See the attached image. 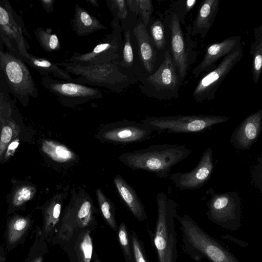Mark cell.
I'll return each instance as SVG.
<instances>
[{"label": "cell", "instance_id": "obj_41", "mask_svg": "<svg viewBox=\"0 0 262 262\" xmlns=\"http://www.w3.org/2000/svg\"><path fill=\"white\" fill-rule=\"evenodd\" d=\"M261 155L251 173V183L261 192Z\"/></svg>", "mask_w": 262, "mask_h": 262}, {"label": "cell", "instance_id": "obj_31", "mask_svg": "<svg viewBox=\"0 0 262 262\" xmlns=\"http://www.w3.org/2000/svg\"><path fill=\"white\" fill-rule=\"evenodd\" d=\"M95 192L99 210L103 219L113 230L116 231L118 228L113 203L101 188H97Z\"/></svg>", "mask_w": 262, "mask_h": 262}, {"label": "cell", "instance_id": "obj_24", "mask_svg": "<svg viewBox=\"0 0 262 262\" xmlns=\"http://www.w3.org/2000/svg\"><path fill=\"white\" fill-rule=\"evenodd\" d=\"M219 0H204L191 26V35L205 38L212 26L219 8Z\"/></svg>", "mask_w": 262, "mask_h": 262}, {"label": "cell", "instance_id": "obj_8", "mask_svg": "<svg viewBox=\"0 0 262 262\" xmlns=\"http://www.w3.org/2000/svg\"><path fill=\"white\" fill-rule=\"evenodd\" d=\"M182 83L170 51L166 50L162 62L156 71L140 82L139 88L149 97L169 100L179 98Z\"/></svg>", "mask_w": 262, "mask_h": 262}, {"label": "cell", "instance_id": "obj_27", "mask_svg": "<svg viewBox=\"0 0 262 262\" xmlns=\"http://www.w3.org/2000/svg\"><path fill=\"white\" fill-rule=\"evenodd\" d=\"M24 62L42 75L43 77H48L49 75H52L56 78L77 83L75 79L72 78L63 69L57 66L56 63L46 59L30 54L29 57Z\"/></svg>", "mask_w": 262, "mask_h": 262}, {"label": "cell", "instance_id": "obj_22", "mask_svg": "<svg viewBox=\"0 0 262 262\" xmlns=\"http://www.w3.org/2000/svg\"><path fill=\"white\" fill-rule=\"evenodd\" d=\"M118 195L124 205L139 222L147 219L144 206L133 187L119 174L113 180Z\"/></svg>", "mask_w": 262, "mask_h": 262}, {"label": "cell", "instance_id": "obj_7", "mask_svg": "<svg viewBox=\"0 0 262 262\" xmlns=\"http://www.w3.org/2000/svg\"><path fill=\"white\" fill-rule=\"evenodd\" d=\"M229 119L221 115H174L148 117L141 122L159 133L198 134Z\"/></svg>", "mask_w": 262, "mask_h": 262}, {"label": "cell", "instance_id": "obj_17", "mask_svg": "<svg viewBox=\"0 0 262 262\" xmlns=\"http://www.w3.org/2000/svg\"><path fill=\"white\" fill-rule=\"evenodd\" d=\"M262 130V109L248 115L232 133L230 142L236 149H250Z\"/></svg>", "mask_w": 262, "mask_h": 262}, {"label": "cell", "instance_id": "obj_33", "mask_svg": "<svg viewBox=\"0 0 262 262\" xmlns=\"http://www.w3.org/2000/svg\"><path fill=\"white\" fill-rule=\"evenodd\" d=\"M40 227H36L33 243L24 262H43L48 252L47 242L40 234Z\"/></svg>", "mask_w": 262, "mask_h": 262}, {"label": "cell", "instance_id": "obj_3", "mask_svg": "<svg viewBox=\"0 0 262 262\" xmlns=\"http://www.w3.org/2000/svg\"><path fill=\"white\" fill-rule=\"evenodd\" d=\"M97 211L92 198L84 189L79 187L73 189L51 242L54 244H64L83 230L94 229Z\"/></svg>", "mask_w": 262, "mask_h": 262}, {"label": "cell", "instance_id": "obj_42", "mask_svg": "<svg viewBox=\"0 0 262 262\" xmlns=\"http://www.w3.org/2000/svg\"><path fill=\"white\" fill-rule=\"evenodd\" d=\"M18 144L19 140L18 139H15L12 141L7 147L3 158L7 159L9 156H12V154L15 151V149L17 147Z\"/></svg>", "mask_w": 262, "mask_h": 262}, {"label": "cell", "instance_id": "obj_6", "mask_svg": "<svg viewBox=\"0 0 262 262\" xmlns=\"http://www.w3.org/2000/svg\"><path fill=\"white\" fill-rule=\"evenodd\" d=\"M0 84L24 106L38 93L25 63L19 57L0 48Z\"/></svg>", "mask_w": 262, "mask_h": 262}, {"label": "cell", "instance_id": "obj_9", "mask_svg": "<svg viewBox=\"0 0 262 262\" xmlns=\"http://www.w3.org/2000/svg\"><path fill=\"white\" fill-rule=\"evenodd\" d=\"M21 17L14 10L9 2L0 0V48L6 49L23 61L30 55L29 45Z\"/></svg>", "mask_w": 262, "mask_h": 262}, {"label": "cell", "instance_id": "obj_36", "mask_svg": "<svg viewBox=\"0 0 262 262\" xmlns=\"http://www.w3.org/2000/svg\"><path fill=\"white\" fill-rule=\"evenodd\" d=\"M149 34L156 50H163L166 45V37L164 25L159 18L152 21L149 27Z\"/></svg>", "mask_w": 262, "mask_h": 262}, {"label": "cell", "instance_id": "obj_47", "mask_svg": "<svg viewBox=\"0 0 262 262\" xmlns=\"http://www.w3.org/2000/svg\"><path fill=\"white\" fill-rule=\"evenodd\" d=\"M6 253L0 256V262H5L6 260Z\"/></svg>", "mask_w": 262, "mask_h": 262}, {"label": "cell", "instance_id": "obj_32", "mask_svg": "<svg viewBox=\"0 0 262 262\" xmlns=\"http://www.w3.org/2000/svg\"><path fill=\"white\" fill-rule=\"evenodd\" d=\"M41 48L48 52L59 51L61 45L58 36L50 28H37L34 32Z\"/></svg>", "mask_w": 262, "mask_h": 262}, {"label": "cell", "instance_id": "obj_11", "mask_svg": "<svg viewBox=\"0 0 262 262\" xmlns=\"http://www.w3.org/2000/svg\"><path fill=\"white\" fill-rule=\"evenodd\" d=\"M208 219L222 228L231 231L242 226V204L238 193L235 191L211 194L207 203Z\"/></svg>", "mask_w": 262, "mask_h": 262}, {"label": "cell", "instance_id": "obj_12", "mask_svg": "<svg viewBox=\"0 0 262 262\" xmlns=\"http://www.w3.org/2000/svg\"><path fill=\"white\" fill-rule=\"evenodd\" d=\"M171 31V56L182 82L185 80L190 67L197 58L194 45L191 37V26L184 34L177 16L172 14L169 23Z\"/></svg>", "mask_w": 262, "mask_h": 262}, {"label": "cell", "instance_id": "obj_34", "mask_svg": "<svg viewBox=\"0 0 262 262\" xmlns=\"http://www.w3.org/2000/svg\"><path fill=\"white\" fill-rule=\"evenodd\" d=\"M36 191L35 187L31 185H24L18 187L12 196L9 212L21 208L27 202L32 200Z\"/></svg>", "mask_w": 262, "mask_h": 262}, {"label": "cell", "instance_id": "obj_30", "mask_svg": "<svg viewBox=\"0 0 262 262\" xmlns=\"http://www.w3.org/2000/svg\"><path fill=\"white\" fill-rule=\"evenodd\" d=\"M106 3L113 14V20L120 21L121 29L128 24L137 22L138 17L129 11L126 0H106Z\"/></svg>", "mask_w": 262, "mask_h": 262}, {"label": "cell", "instance_id": "obj_10", "mask_svg": "<svg viewBox=\"0 0 262 262\" xmlns=\"http://www.w3.org/2000/svg\"><path fill=\"white\" fill-rule=\"evenodd\" d=\"M111 26L112 31L91 51L85 53L74 52L64 61L83 64H120L123 46L120 21L112 20Z\"/></svg>", "mask_w": 262, "mask_h": 262}, {"label": "cell", "instance_id": "obj_37", "mask_svg": "<svg viewBox=\"0 0 262 262\" xmlns=\"http://www.w3.org/2000/svg\"><path fill=\"white\" fill-rule=\"evenodd\" d=\"M118 237L126 262H134L131 245L125 224L122 223L118 228Z\"/></svg>", "mask_w": 262, "mask_h": 262}, {"label": "cell", "instance_id": "obj_16", "mask_svg": "<svg viewBox=\"0 0 262 262\" xmlns=\"http://www.w3.org/2000/svg\"><path fill=\"white\" fill-rule=\"evenodd\" d=\"M213 153L211 147L207 148L193 169L186 172L170 174L169 179L180 190L201 188L210 179L213 171L215 164Z\"/></svg>", "mask_w": 262, "mask_h": 262}, {"label": "cell", "instance_id": "obj_23", "mask_svg": "<svg viewBox=\"0 0 262 262\" xmlns=\"http://www.w3.org/2000/svg\"><path fill=\"white\" fill-rule=\"evenodd\" d=\"M33 223L31 215H15L6 223L5 240L6 249L11 251L24 243Z\"/></svg>", "mask_w": 262, "mask_h": 262}, {"label": "cell", "instance_id": "obj_46", "mask_svg": "<svg viewBox=\"0 0 262 262\" xmlns=\"http://www.w3.org/2000/svg\"><path fill=\"white\" fill-rule=\"evenodd\" d=\"M5 253H6L5 250L1 246V245H0V256Z\"/></svg>", "mask_w": 262, "mask_h": 262}, {"label": "cell", "instance_id": "obj_40", "mask_svg": "<svg viewBox=\"0 0 262 262\" xmlns=\"http://www.w3.org/2000/svg\"><path fill=\"white\" fill-rule=\"evenodd\" d=\"M153 11V5L150 0H138V18L147 27Z\"/></svg>", "mask_w": 262, "mask_h": 262}, {"label": "cell", "instance_id": "obj_29", "mask_svg": "<svg viewBox=\"0 0 262 262\" xmlns=\"http://www.w3.org/2000/svg\"><path fill=\"white\" fill-rule=\"evenodd\" d=\"M253 40L250 45L252 56V78L254 83L258 82L262 67V25L253 30Z\"/></svg>", "mask_w": 262, "mask_h": 262}, {"label": "cell", "instance_id": "obj_13", "mask_svg": "<svg viewBox=\"0 0 262 262\" xmlns=\"http://www.w3.org/2000/svg\"><path fill=\"white\" fill-rule=\"evenodd\" d=\"M40 83L50 92L57 96L63 106L73 108L103 97L102 92L98 88L50 76L42 77Z\"/></svg>", "mask_w": 262, "mask_h": 262}, {"label": "cell", "instance_id": "obj_21", "mask_svg": "<svg viewBox=\"0 0 262 262\" xmlns=\"http://www.w3.org/2000/svg\"><path fill=\"white\" fill-rule=\"evenodd\" d=\"M67 193L54 195L42 208V225L39 231L41 237L47 242L52 241L59 223L63 202Z\"/></svg>", "mask_w": 262, "mask_h": 262}, {"label": "cell", "instance_id": "obj_15", "mask_svg": "<svg viewBox=\"0 0 262 262\" xmlns=\"http://www.w3.org/2000/svg\"><path fill=\"white\" fill-rule=\"evenodd\" d=\"M152 131L151 128L141 122L120 121L102 125L95 137L103 143L127 144L150 139Z\"/></svg>", "mask_w": 262, "mask_h": 262}, {"label": "cell", "instance_id": "obj_4", "mask_svg": "<svg viewBox=\"0 0 262 262\" xmlns=\"http://www.w3.org/2000/svg\"><path fill=\"white\" fill-rule=\"evenodd\" d=\"M182 232L185 251L195 261L241 262L218 241L204 231L191 217L177 216Z\"/></svg>", "mask_w": 262, "mask_h": 262}, {"label": "cell", "instance_id": "obj_20", "mask_svg": "<svg viewBox=\"0 0 262 262\" xmlns=\"http://www.w3.org/2000/svg\"><path fill=\"white\" fill-rule=\"evenodd\" d=\"M139 57L146 72L149 75L154 72L157 62V52L148 33L147 27L137 19L133 28Z\"/></svg>", "mask_w": 262, "mask_h": 262}, {"label": "cell", "instance_id": "obj_45", "mask_svg": "<svg viewBox=\"0 0 262 262\" xmlns=\"http://www.w3.org/2000/svg\"><path fill=\"white\" fill-rule=\"evenodd\" d=\"M93 258L94 262H102L98 257L96 253H95Z\"/></svg>", "mask_w": 262, "mask_h": 262}, {"label": "cell", "instance_id": "obj_18", "mask_svg": "<svg viewBox=\"0 0 262 262\" xmlns=\"http://www.w3.org/2000/svg\"><path fill=\"white\" fill-rule=\"evenodd\" d=\"M242 46L240 36H232L221 41L212 43L206 50L202 61L193 68L192 73L197 78L203 72L213 70L215 63L231 52Z\"/></svg>", "mask_w": 262, "mask_h": 262}, {"label": "cell", "instance_id": "obj_5", "mask_svg": "<svg viewBox=\"0 0 262 262\" xmlns=\"http://www.w3.org/2000/svg\"><path fill=\"white\" fill-rule=\"evenodd\" d=\"M158 216L153 244L158 262H177V233L174 219L177 217L178 203L163 192L157 195Z\"/></svg>", "mask_w": 262, "mask_h": 262}, {"label": "cell", "instance_id": "obj_14", "mask_svg": "<svg viewBox=\"0 0 262 262\" xmlns=\"http://www.w3.org/2000/svg\"><path fill=\"white\" fill-rule=\"evenodd\" d=\"M243 56L242 46L224 57L213 70L206 73L193 90L192 94L193 100L202 102L214 99L217 88Z\"/></svg>", "mask_w": 262, "mask_h": 262}, {"label": "cell", "instance_id": "obj_1", "mask_svg": "<svg viewBox=\"0 0 262 262\" xmlns=\"http://www.w3.org/2000/svg\"><path fill=\"white\" fill-rule=\"evenodd\" d=\"M191 152L192 150L184 145L156 144L123 153L118 159L133 170H145L155 173L159 178L166 179L171 168L186 159Z\"/></svg>", "mask_w": 262, "mask_h": 262}, {"label": "cell", "instance_id": "obj_39", "mask_svg": "<svg viewBox=\"0 0 262 262\" xmlns=\"http://www.w3.org/2000/svg\"><path fill=\"white\" fill-rule=\"evenodd\" d=\"M130 242L134 262H149L144 249L143 243L133 231L130 235Z\"/></svg>", "mask_w": 262, "mask_h": 262}, {"label": "cell", "instance_id": "obj_44", "mask_svg": "<svg viewBox=\"0 0 262 262\" xmlns=\"http://www.w3.org/2000/svg\"><path fill=\"white\" fill-rule=\"evenodd\" d=\"M94 7L98 6V3L97 0H88L86 1Z\"/></svg>", "mask_w": 262, "mask_h": 262}, {"label": "cell", "instance_id": "obj_2", "mask_svg": "<svg viewBox=\"0 0 262 262\" xmlns=\"http://www.w3.org/2000/svg\"><path fill=\"white\" fill-rule=\"evenodd\" d=\"M56 63L63 67L68 73L77 76L75 80L78 83L105 88L117 94H121L130 85L139 82L119 63L83 64L64 61Z\"/></svg>", "mask_w": 262, "mask_h": 262}, {"label": "cell", "instance_id": "obj_43", "mask_svg": "<svg viewBox=\"0 0 262 262\" xmlns=\"http://www.w3.org/2000/svg\"><path fill=\"white\" fill-rule=\"evenodd\" d=\"M40 2L47 12L49 13L53 12L55 0H41Z\"/></svg>", "mask_w": 262, "mask_h": 262}, {"label": "cell", "instance_id": "obj_26", "mask_svg": "<svg viewBox=\"0 0 262 262\" xmlns=\"http://www.w3.org/2000/svg\"><path fill=\"white\" fill-rule=\"evenodd\" d=\"M41 150L53 161L70 166L79 160L78 156L66 145L52 140H44Z\"/></svg>", "mask_w": 262, "mask_h": 262}, {"label": "cell", "instance_id": "obj_25", "mask_svg": "<svg viewBox=\"0 0 262 262\" xmlns=\"http://www.w3.org/2000/svg\"><path fill=\"white\" fill-rule=\"evenodd\" d=\"M71 27L77 36H88L95 32L106 30L107 27L83 8L76 4Z\"/></svg>", "mask_w": 262, "mask_h": 262}, {"label": "cell", "instance_id": "obj_28", "mask_svg": "<svg viewBox=\"0 0 262 262\" xmlns=\"http://www.w3.org/2000/svg\"><path fill=\"white\" fill-rule=\"evenodd\" d=\"M92 230L86 229L75 235L74 252L77 262H91L93 256Z\"/></svg>", "mask_w": 262, "mask_h": 262}, {"label": "cell", "instance_id": "obj_19", "mask_svg": "<svg viewBox=\"0 0 262 262\" xmlns=\"http://www.w3.org/2000/svg\"><path fill=\"white\" fill-rule=\"evenodd\" d=\"M136 23L129 24L122 29L123 34V46L120 65L133 74L140 83L148 75L140 60L136 41L133 33V28Z\"/></svg>", "mask_w": 262, "mask_h": 262}, {"label": "cell", "instance_id": "obj_35", "mask_svg": "<svg viewBox=\"0 0 262 262\" xmlns=\"http://www.w3.org/2000/svg\"><path fill=\"white\" fill-rule=\"evenodd\" d=\"M19 133L18 126L14 120L5 124L0 133V161L3 158L7 147Z\"/></svg>", "mask_w": 262, "mask_h": 262}, {"label": "cell", "instance_id": "obj_38", "mask_svg": "<svg viewBox=\"0 0 262 262\" xmlns=\"http://www.w3.org/2000/svg\"><path fill=\"white\" fill-rule=\"evenodd\" d=\"M196 2V0L178 1L171 5L170 10L177 16L181 24L185 25L186 16L193 8Z\"/></svg>", "mask_w": 262, "mask_h": 262}]
</instances>
